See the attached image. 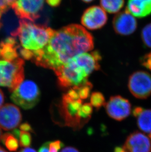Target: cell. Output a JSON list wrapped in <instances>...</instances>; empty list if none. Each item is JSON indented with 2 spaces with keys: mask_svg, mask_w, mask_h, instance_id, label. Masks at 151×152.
Returning a JSON list of instances; mask_svg holds the SVG:
<instances>
[{
  "mask_svg": "<svg viewBox=\"0 0 151 152\" xmlns=\"http://www.w3.org/2000/svg\"><path fill=\"white\" fill-rule=\"evenodd\" d=\"M93 46L92 36L84 28L70 25L54 31L44 48L31 51L30 60L54 71L78 55L91 50Z\"/></svg>",
  "mask_w": 151,
  "mask_h": 152,
  "instance_id": "cell-1",
  "label": "cell"
},
{
  "mask_svg": "<svg viewBox=\"0 0 151 152\" xmlns=\"http://www.w3.org/2000/svg\"><path fill=\"white\" fill-rule=\"evenodd\" d=\"M54 33V31L46 26L22 19L18 36L24 49L36 51L47 45Z\"/></svg>",
  "mask_w": 151,
  "mask_h": 152,
  "instance_id": "cell-2",
  "label": "cell"
},
{
  "mask_svg": "<svg viewBox=\"0 0 151 152\" xmlns=\"http://www.w3.org/2000/svg\"><path fill=\"white\" fill-rule=\"evenodd\" d=\"M82 103L81 99H72L65 94L61 101L56 105V109H53V119L61 126L74 129H81L86 124L80 116Z\"/></svg>",
  "mask_w": 151,
  "mask_h": 152,
  "instance_id": "cell-3",
  "label": "cell"
},
{
  "mask_svg": "<svg viewBox=\"0 0 151 152\" xmlns=\"http://www.w3.org/2000/svg\"><path fill=\"white\" fill-rule=\"evenodd\" d=\"M54 72L57 76L59 86L63 89H71L88 82L89 75L72 59Z\"/></svg>",
  "mask_w": 151,
  "mask_h": 152,
  "instance_id": "cell-4",
  "label": "cell"
},
{
  "mask_svg": "<svg viewBox=\"0 0 151 152\" xmlns=\"http://www.w3.org/2000/svg\"><path fill=\"white\" fill-rule=\"evenodd\" d=\"M24 61L20 58L12 62L0 60V86L14 91L24 78Z\"/></svg>",
  "mask_w": 151,
  "mask_h": 152,
  "instance_id": "cell-5",
  "label": "cell"
},
{
  "mask_svg": "<svg viewBox=\"0 0 151 152\" xmlns=\"http://www.w3.org/2000/svg\"><path fill=\"white\" fill-rule=\"evenodd\" d=\"M40 92L38 87L31 80L23 81L12 92V101L23 109H32L40 100Z\"/></svg>",
  "mask_w": 151,
  "mask_h": 152,
  "instance_id": "cell-6",
  "label": "cell"
},
{
  "mask_svg": "<svg viewBox=\"0 0 151 152\" xmlns=\"http://www.w3.org/2000/svg\"><path fill=\"white\" fill-rule=\"evenodd\" d=\"M128 88L134 97L146 99L151 95V75L144 71L134 72L128 78Z\"/></svg>",
  "mask_w": 151,
  "mask_h": 152,
  "instance_id": "cell-7",
  "label": "cell"
},
{
  "mask_svg": "<svg viewBox=\"0 0 151 152\" xmlns=\"http://www.w3.org/2000/svg\"><path fill=\"white\" fill-rule=\"evenodd\" d=\"M44 2V0H17L12 8L22 19L36 21L39 17Z\"/></svg>",
  "mask_w": 151,
  "mask_h": 152,
  "instance_id": "cell-8",
  "label": "cell"
},
{
  "mask_svg": "<svg viewBox=\"0 0 151 152\" xmlns=\"http://www.w3.org/2000/svg\"><path fill=\"white\" fill-rule=\"evenodd\" d=\"M107 114L110 118L121 121L127 118L131 112V104L120 96H111L106 105Z\"/></svg>",
  "mask_w": 151,
  "mask_h": 152,
  "instance_id": "cell-9",
  "label": "cell"
},
{
  "mask_svg": "<svg viewBox=\"0 0 151 152\" xmlns=\"http://www.w3.org/2000/svg\"><path fill=\"white\" fill-rule=\"evenodd\" d=\"M22 120L20 109L12 103H7L0 108V128L11 131L18 126Z\"/></svg>",
  "mask_w": 151,
  "mask_h": 152,
  "instance_id": "cell-10",
  "label": "cell"
},
{
  "mask_svg": "<svg viewBox=\"0 0 151 152\" xmlns=\"http://www.w3.org/2000/svg\"><path fill=\"white\" fill-rule=\"evenodd\" d=\"M107 17L103 9L98 6L87 9L81 17V23L90 30H96L102 27L107 22Z\"/></svg>",
  "mask_w": 151,
  "mask_h": 152,
  "instance_id": "cell-11",
  "label": "cell"
},
{
  "mask_svg": "<svg viewBox=\"0 0 151 152\" xmlns=\"http://www.w3.org/2000/svg\"><path fill=\"white\" fill-rule=\"evenodd\" d=\"M113 26L116 33L122 36H128L136 31L137 23L134 16L126 10L114 17Z\"/></svg>",
  "mask_w": 151,
  "mask_h": 152,
  "instance_id": "cell-12",
  "label": "cell"
},
{
  "mask_svg": "<svg viewBox=\"0 0 151 152\" xmlns=\"http://www.w3.org/2000/svg\"><path fill=\"white\" fill-rule=\"evenodd\" d=\"M124 147L127 152H151V142L145 134L136 131L127 137Z\"/></svg>",
  "mask_w": 151,
  "mask_h": 152,
  "instance_id": "cell-13",
  "label": "cell"
},
{
  "mask_svg": "<svg viewBox=\"0 0 151 152\" xmlns=\"http://www.w3.org/2000/svg\"><path fill=\"white\" fill-rule=\"evenodd\" d=\"M0 22L1 28L7 37H16L18 35L19 30L21 25V19L12 8L6 11L1 17Z\"/></svg>",
  "mask_w": 151,
  "mask_h": 152,
  "instance_id": "cell-14",
  "label": "cell"
},
{
  "mask_svg": "<svg viewBox=\"0 0 151 152\" xmlns=\"http://www.w3.org/2000/svg\"><path fill=\"white\" fill-rule=\"evenodd\" d=\"M101 57L98 51L81 53L72 58L77 65L83 68L88 75L100 68L99 62Z\"/></svg>",
  "mask_w": 151,
  "mask_h": 152,
  "instance_id": "cell-15",
  "label": "cell"
},
{
  "mask_svg": "<svg viewBox=\"0 0 151 152\" xmlns=\"http://www.w3.org/2000/svg\"><path fill=\"white\" fill-rule=\"evenodd\" d=\"M19 46L15 37H7L0 43V59L12 62L18 58Z\"/></svg>",
  "mask_w": 151,
  "mask_h": 152,
  "instance_id": "cell-16",
  "label": "cell"
},
{
  "mask_svg": "<svg viewBox=\"0 0 151 152\" xmlns=\"http://www.w3.org/2000/svg\"><path fill=\"white\" fill-rule=\"evenodd\" d=\"M126 10L134 17H146L151 14V0H128Z\"/></svg>",
  "mask_w": 151,
  "mask_h": 152,
  "instance_id": "cell-17",
  "label": "cell"
},
{
  "mask_svg": "<svg viewBox=\"0 0 151 152\" xmlns=\"http://www.w3.org/2000/svg\"><path fill=\"white\" fill-rule=\"evenodd\" d=\"M137 126L141 131L145 133L151 132V109H146L137 118Z\"/></svg>",
  "mask_w": 151,
  "mask_h": 152,
  "instance_id": "cell-18",
  "label": "cell"
},
{
  "mask_svg": "<svg viewBox=\"0 0 151 152\" xmlns=\"http://www.w3.org/2000/svg\"><path fill=\"white\" fill-rule=\"evenodd\" d=\"M124 0H100L103 9L109 13H116L124 6Z\"/></svg>",
  "mask_w": 151,
  "mask_h": 152,
  "instance_id": "cell-19",
  "label": "cell"
},
{
  "mask_svg": "<svg viewBox=\"0 0 151 152\" xmlns=\"http://www.w3.org/2000/svg\"><path fill=\"white\" fill-rule=\"evenodd\" d=\"M1 141L10 152H16L18 149V140L12 134H4L1 136Z\"/></svg>",
  "mask_w": 151,
  "mask_h": 152,
  "instance_id": "cell-20",
  "label": "cell"
},
{
  "mask_svg": "<svg viewBox=\"0 0 151 152\" xmlns=\"http://www.w3.org/2000/svg\"><path fill=\"white\" fill-rule=\"evenodd\" d=\"M90 104L97 110L100 109L106 104L104 95L100 92H94L90 97Z\"/></svg>",
  "mask_w": 151,
  "mask_h": 152,
  "instance_id": "cell-21",
  "label": "cell"
},
{
  "mask_svg": "<svg viewBox=\"0 0 151 152\" xmlns=\"http://www.w3.org/2000/svg\"><path fill=\"white\" fill-rule=\"evenodd\" d=\"M74 88L77 90L80 99L84 100L88 99L90 96L92 85L90 82L88 81L86 83Z\"/></svg>",
  "mask_w": 151,
  "mask_h": 152,
  "instance_id": "cell-22",
  "label": "cell"
},
{
  "mask_svg": "<svg viewBox=\"0 0 151 152\" xmlns=\"http://www.w3.org/2000/svg\"><path fill=\"white\" fill-rule=\"evenodd\" d=\"M93 107L90 103H85L82 105L80 110V116L86 123L90 119L92 114Z\"/></svg>",
  "mask_w": 151,
  "mask_h": 152,
  "instance_id": "cell-23",
  "label": "cell"
},
{
  "mask_svg": "<svg viewBox=\"0 0 151 152\" xmlns=\"http://www.w3.org/2000/svg\"><path fill=\"white\" fill-rule=\"evenodd\" d=\"M141 39L145 46L151 48V23L146 25L141 31Z\"/></svg>",
  "mask_w": 151,
  "mask_h": 152,
  "instance_id": "cell-24",
  "label": "cell"
},
{
  "mask_svg": "<svg viewBox=\"0 0 151 152\" xmlns=\"http://www.w3.org/2000/svg\"><path fill=\"white\" fill-rule=\"evenodd\" d=\"M17 139L19 140V143L22 147L27 148L31 145L32 138L30 132L20 131Z\"/></svg>",
  "mask_w": 151,
  "mask_h": 152,
  "instance_id": "cell-25",
  "label": "cell"
},
{
  "mask_svg": "<svg viewBox=\"0 0 151 152\" xmlns=\"http://www.w3.org/2000/svg\"><path fill=\"white\" fill-rule=\"evenodd\" d=\"M17 0H0V19L4 13L12 7Z\"/></svg>",
  "mask_w": 151,
  "mask_h": 152,
  "instance_id": "cell-26",
  "label": "cell"
},
{
  "mask_svg": "<svg viewBox=\"0 0 151 152\" xmlns=\"http://www.w3.org/2000/svg\"><path fill=\"white\" fill-rule=\"evenodd\" d=\"M64 146V144L60 140L49 142V152H59L62 147Z\"/></svg>",
  "mask_w": 151,
  "mask_h": 152,
  "instance_id": "cell-27",
  "label": "cell"
},
{
  "mask_svg": "<svg viewBox=\"0 0 151 152\" xmlns=\"http://www.w3.org/2000/svg\"><path fill=\"white\" fill-rule=\"evenodd\" d=\"M140 63L143 66L151 71V52L147 53L141 58Z\"/></svg>",
  "mask_w": 151,
  "mask_h": 152,
  "instance_id": "cell-28",
  "label": "cell"
},
{
  "mask_svg": "<svg viewBox=\"0 0 151 152\" xmlns=\"http://www.w3.org/2000/svg\"><path fill=\"white\" fill-rule=\"evenodd\" d=\"M20 129H21L22 131L27 132H33L31 126L27 122L22 124L20 126Z\"/></svg>",
  "mask_w": 151,
  "mask_h": 152,
  "instance_id": "cell-29",
  "label": "cell"
},
{
  "mask_svg": "<svg viewBox=\"0 0 151 152\" xmlns=\"http://www.w3.org/2000/svg\"><path fill=\"white\" fill-rule=\"evenodd\" d=\"M144 109L143 108L140 106H136L133 109V115L134 117L136 118H138V117L140 115H141V113L143 112Z\"/></svg>",
  "mask_w": 151,
  "mask_h": 152,
  "instance_id": "cell-30",
  "label": "cell"
},
{
  "mask_svg": "<svg viewBox=\"0 0 151 152\" xmlns=\"http://www.w3.org/2000/svg\"><path fill=\"white\" fill-rule=\"evenodd\" d=\"M46 1L50 6L56 7L60 4L61 0H46Z\"/></svg>",
  "mask_w": 151,
  "mask_h": 152,
  "instance_id": "cell-31",
  "label": "cell"
},
{
  "mask_svg": "<svg viewBox=\"0 0 151 152\" xmlns=\"http://www.w3.org/2000/svg\"><path fill=\"white\" fill-rule=\"evenodd\" d=\"M49 142H47L43 144L39 150V152H49Z\"/></svg>",
  "mask_w": 151,
  "mask_h": 152,
  "instance_id": "cell-32",
  "label": "cell"
},
{
  "mask_svg": "<svg viewBox=\"0 0 151 152\" xmlns=\"http://www.w3.org/2000/svg\"><path fill=\"white\" fill-rule=\"evenodd\" d=\"M60 152H80L79 151L74 148L73 147H66L65 148H63Z\"/></svg>",
  "mask_w": 151,
  "mask_h": 152,
  "instance_id": "cell-33",
  "label": "cell"
},
{
  "mask_svg": "<svg viewBox=\"0 0 151 152\" xmlns=\"http://www.w3.org/2000/svg\"><path fill=\"white\" fill-rule=\"evenodd\" d=\"M4 95L3 91L0 89V108L1 107L4 102Z\"/></svg>",
  "mask_w": 151,
  "mask_h": 152,
  "instance_id": "cell-34",
  "label": "cell"
},
{
  "mask_svg": "<svg viewBox=\"0 0 151 152\" xmlns=\"http://www.w3.org/2000/svg\"><path fill=\"white\" fill-rule=\"evenodd\" d=\"M114 152H127V151L123 147L117 146L114 149Z\"/></svg>",
  "mask_w": 151,
  "mask_h": 152,
  "instance_id": "cell-35",
  "label": "cell"
},
{
  "mask_svg": "<svg viewBox=\"0 0 151 152\" xmlns=\"http://www.w3.org/2000/svg\"><path fill=\"white\" fill-rule=\"evenodd\" d=\"M19 152H37L33 149V148H29V147H27V148H24L20 150Z\"/></svg>",
  "mask_w": 151,
  "mask_h": 152,
  "instance_id": "cell-36",
  "label": "cell"
},
{
  "mask_svg": "<svg viewBox=\"0 0 151 152\" xmlns=\"http://www.w3.org/2000/svg\"><path fill=\"white\" fill-rule=\"evenodd\" d=\"M0 152H7L4 149V148H3L2 147L0 146Z\"/></svg>",
  "mask_w": 151,
  "mask_h": 152,
  "instance_id": "cell-37",
  "label": "cell"
},
{
  "mask_svg": "<svg viewBox=\"0 0 151 152\" xmlns=\"http://www.w3.org/2000/svg\"><path fill=\"white\" fill-rule=\"evenodd\" d=\"M82 1L86 3H90L91 1H92L93 0H82Z\"/></svg>",
  "mask_w": 151,
  "mask_h": 152,
  "instance_id": "cell-38",
  "label": "cell"
},
{
  "mask_svg": "<svg viewBox=\"0 0 151 152\" xmlns=\"http://www.w3.org/2000/svg\"><path fill=\"white\" fill-rule=\"evenodd\" d=\"M2 131L0 128V141L1 140V136H2Z\"/></svg>",
  "mask_w": 151,
  "mask_h": 152,
  "instance_id": "cell-39",
  "label": "cell"
},
{
  "mask_svg": "<svg viewBox=\"0 0 151 152\" xmlns=\"http://www.w3.org/2000/svg\"><path fill=\"white\" fill-rule=\"evenodd\" d=\"M149 138L151 139V132H150L149 134Z\"/></svg>",
  "mask_w": 151,
  "mask_h": 152,
  "instance_id": "cell-40",
  "label": "cell"
},
{
  "mask_svg": "<svg viewBox=\"0 0 151 152\" xmlns=\"http://www.w3.org/2000/svg\"><path fill=\"white\" fill-rule=\"evenodd\" d=\"M0 28H1V26H0Z\"/></svg>",
  "mask_w": 151,
  "mask_h": 152,
  "instance_id": "cell-41",
  "label": "cell"
}]
</instances>
